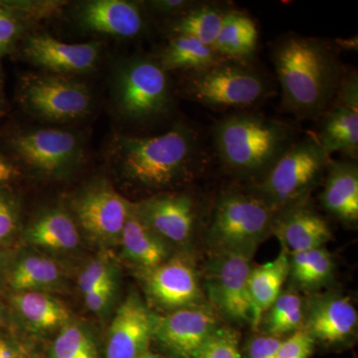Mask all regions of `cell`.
Masks as SVG:
<instances>
[{"label":"cell","mask_w":358,"mask_h":358,"mask_svg":"<svg viewBox=\"0 0 358 358\" xmlns=\"http://www.w3.org/2000/svg\"><path fill=\"white\" fill-rule=\"evenodd\" d=\"M289 275L299 286L313 289L331 279L334 271L331 256L324 247L289 254Z\"/></svg>","instance_id":"cell-30"},{"label":"cell","mask_w":358,"mask_h":358,"mask_svg":"<svg viewBox=\"0 0 358 358\" xmlns=\"http://www.w3.org/2000/svg\"><path fill=\"white\" fill-rule=\"evenodd\" d=\"M2 308H1V306H0V322H1V320H2Z\"/></svg>","instance_id":"cell-47"},{"label":"cell","mask_w":358,"mask_h":358,"mask_svg":"<svg viewBox=\"0 0 358 358\" xmlns=\"http://www.w3.org/2000/svg\"><path fill=\"white\" fill-rule=\"evenodd\" d=\"M34 25L14 3L0 0V60L14 54L26 33Z\"/></svg>","instance_id":"cell-33"},{"label":"cell","mask_w":358,"mask_h":358,"mask_svg":"<svg viewBox=\"0 0 358 358\" xmlns=\"http://www.w3.org/2000/svg\"><path fill=\"white\" fill-rule=\"evenodd\" d=\"M218 327L211 310L190 306L157 317L154 341L169 357L193 358Z\"/></svg>","instance_id":"cell-14"},{"label":"cell","mask_w":358,"mask_h":358,"mask_svg":"<svg viewBox=\"0 0 358 358\" xmlns=\"http://www.w3.org/2000/svg\"><path fill=\"white\" fill-rule=\"evenodd\" d=\"M105 157L129 182L164 190L193 178L208 155L201 134L192 124L178 122L157 136L115 131L108 141Z\"/></svg>","instance_id":"cell-1"},{"label":"cell","mask_w":358,"mask_h":358,"mask_svg":"<svg viewBox=\"0 0 358 358\" xmlns=\"http://www.w3.org/2000/svg\"><path fill=\"white\" fill-rule=\"evenodd\" d=\"M20 358H39V357H34V355H20Z\"/></svg>","instance_id":"cell-46"},{"label":"cell","mask_w":358,"mask_h":358,"mask_svg":"<svg viewBox=\"0 0 358 358\" xmlns=\"http://www.w3.org/2000/svg\"><path fill=\"white\" fill-rule=\"evenodd\" d=\"M258 40L255 21L248 14L232 7L223 21L214 48L228 60L252 64Z\"/></svg>","instance_id":"cell-26"},{"label":"cell","mask_w":358,"mask_h":358,"mask_svg":"<svg viewBox=\"0 0 358 358\" xmlns=\"http://www.w3.org/2000/svg\"><path fill=\"white\" fill-rule=\"evenodd\" d=\"M20 355L16 352L8 341L0 338V358H20Z\"/></svg>","instance_id":"cell-42"},{"label":"cell","mask_w":358,"mask_h":358,"mask_svg":"<svg viewBox=\"0 0 358 358\" xmlns=\"http://www.w3.org/2000/svg\"><path fill=\"white\" fill-rule=\"evenodd\" d=\"M0 150L22 173L47 178L69 176L89 157L87 136L71 127H6L0 131Z\"/></svg>","instance_id":"cell-5"},{"label":"cell","mask_w":358,"mask_h":358,"mask_svg":"<svg viewBox=\"0 0 358 358\" xmlns=\"http://www.w3.org/2000/svg\"><path fill=\"white\" fill-rule=\"evenodd\" d=\"M60 278V268L51 259L29 255L21 258L11 268L8 285L17 293L39 291L57 284Z\"/></svg>","instance_id":"cell-29"},{"label":"cell","mask_w":358,"mask_h":358,"mask_svg":"<svg viewBox=\"0 0 358 358\" xmlns=\"http://www.w3.org/2000/svg\"><path fill=\"white\" fill-rule=\"evenodd\" d=\"M275 212L252 192H226L219 196L207 239L221 252L253 253L272 232Z\"/></svg>","instance_id":"cell-9"},{"label":"cell","mask_w":358,"mask_h":358,"mask_svg":"<svg viewBox=\"0 0 358 358\" xmlns=\"http://www.w3.org/2000/svg\"><path fill=\"white\" fill-rule=\"evenodd\" d=\"M102 40L67 43L48 33L30 30L21 39L14 54L37 71L80 78L99 69L103 58Z\"/></svg>","instance_id":"cell-10"},{"label":"cell","mask_w":358,"mask_h":358,"mask_svg":"<svg viewBox=\"0 0 358 358\" xmlns=\"http://www.w3.org/2000/svg\"><path fill=\"white\" fill-rule=\"evenodd\" d=\"M49 358H100V355L95 338L88 329L68 322L52 343Z\"/></svg>","instance_id":"cell-32"},{"label":"cell","mask_w":358,"mask_h":358,"mask_svg":"<svg viewBox=\"0 0 358 358\" xmlns=\"http://www.w3.org/2000/svg\"><path fill=\"white\" fill-rule=\"evenodd\" d=\"M272 82L252 64L221 61L199 71L181 73L176 96L215 110H246L267 100ZM231 112V113H232Z\"/></svg>","instance_id":"cell-6"},{"label":"cell","mask_w":358,"mask_h":358,"mask_svg":"<svg viewBox=\"0 0 358 358\" xmlns=\"http://www.w3.org/2000/svg\"><path fill=\"white\" fill-rule=\"evenodd\" d=\"M303 320V303L298 294L286 292L280 294L264 315L262 322L268 336L281 338L300 329Z\"/></svg>","instance_id":"cell-31"},{"label":"cell","mask_w":358,"mask_h":358,"mask_svg":"<svg viewBox=\"0 0 358 358\" xmlns=\"http://www.w3.org/2000/svg\"><path fill=\"white\" fill-rule=\"evenodd\" d=\"M13 303L21 317L36 331L61 329L70 320L69 310L62 303L39 291L16 293Z\"/></svg>","instance_id":"cell-28"},{"label":"cell","mask_w":358,"mask_h":358,"mask_svg":"<svg viewBox=\"0 0 358 358\" xmlns=\"http://www.w3.org/2000/svg\"><path fill=\"white\" fill-rule=\"evenodd\" d=\"M138 217L157 236L173 243H185L197 220L194 197L185 192H160L134 203Z\"/></svg>","instance_id":"cell-15"},{"label":"cell","mask_w":358,"mask_h":358,"mask_svg":"<svg viewBox=\"0 0 358 358\" xmlns=\"http://www.w3.org/2000/svg\"><path fill=\"white\" fill-rule=\"evenodd\" d=\"M131 205L107 179L96 178L73 195L71 215L89 236L113 243L121 240Z\"/></svg>","instance_id":"cell-11"},{"label":"cell","mask_w":358,"mask_h":358,"mask_svg":"<svg viewBox=\"0 0 358 358\" xmlns=\"http://www.w3.org/2000/svg\"><path fill=\"white\" fill-rule=\"evenodd\" d=\"M289 273V254L284 248L274 260L252 268L249 278L250 294L253 305L252 326H260L264 315L282 294V285Z\"/></svg>","instance_id":"cell-24"},{"label":"cell","mask_w":358,"mask_h":358,"mask_svg":"<svg viewBox=\"0 0 358 358\" xmlns=\"http://www.w3.org/2000/svg\"><path fill=\"white\" fill-rule=\"evenodd\" d=\"M138 358H162V357L155 355V353L150 352V350H148V352L143 353V355H141Z\"/></svg>","instance_id":"cell-45"},{"label":"cell","mask_w":358,"mask_h":358,"mask_svg":"<svg viewBox=\"0 0 358 358\" xmlns=\"http://www.w3.org/2000/svg\"><path fill=\"white\" fill-rule=\"evenodd\" d=\"M15 101L33 120L54 127H69L84 121L96 108L93 90L80 78L37 70L20 75Z\"/></svg>","instance_id":"cell-7"},{"label":"cell","mask_w":358,"mask_h":358,"mask_svg":"<svg viewBox=\"0 0 358 358\" xmlns=\"http://www.w3.org/2000/svg\"><path fill=\"white\" fill-rule=\"evenodd\" d=\"M148 16L160 20H171L192 8L199 1L194 0H147L141 1Z\"/></svg>","instance_id":"cell-38"},{"label":"cell","mask_w":358,"mask_h":358,"mask_svg":"<svg viewBox=\"0 0 358 358\" xmlns=\"http://www.w3.org/2000/svg\"><path fill=\"white\" fill-rule=\"evenodd\" d=\"M145 287L155 303L174 310L194 305L200 296L199 275L185 257H174L148 271Z\"/></svg>","instance_id":"cell-17"},{"label":"cell","mask_w":358,"mask_h":358,"mask_svg":"<svg viewBox=\"0 0 358 358\" xmlns=\"http://www.w3.org/2000/svg\"><path fill=\"white\" fill-rule=\"evenodd\" d=\"M281 343V338L268 334L256 336L247 346V355L248 358H275Z\"/></svg>","instance_id":"cell-39"},{"label":"cell","mask_w":358,"mask_h":358,"mask_svg":"<svg viewBox=\"0 0 358 358\" xmlns=\"http://www.w3.org/2000/svg\"><path fill=\"white\" fill-rule=\"evenodd\" d=\"M63 13L82 33L117 40L140 37L147 30L150 17L141 1L129 0L68 2Z\"/></svg>","instance_id":"cell-12"},{"label":"cell","mask_w":358,"mask_h":358,"mask_svg":"<svg viewBox=\"0 0 358 358\" xmlns=\"http://www.w3.org/2000/svg\"><path fill=\"white\" fill-rule=\"evenodd\" d=\"M272 61L281 110L296 120H319L331 105L346 69L334 42L288 33L275 40Z\"/></svg>","instance_id":"cell-2"},{"label":"cell","mask_w":358,"mask_h":358,"mask_svg":"<svg viewBox=\"0 0 358 358\" xmlns=\"http://www.w3.org/2000/svg\"><path fill=\"white\" fill-rule=\"evenodd\" d=\"M7 263H8V257H7L6 252L0 249V272H2V270L6 267Z\"/></svg>","instance_id":"cell-44"},{"label":"cell","mask_w":358,"mask_h":358,"mask_svg":"<svg viewBox=\"0 0 358 358\" xmlns=\"http://www.w3.org/2000/svg\"><path fill=\"white\" fill-rule=\"evenodd\" d=\"M193 358H242L236 333L218 327Z\"/></svg>","instance_id":"cell-34"},{"label":"cell","mask_w":358,"mask_h":358,"mask_svg":"<svg viewBox=\"0 0 358 358\" xmlns=\"http://www.w3.org/2000/svg\"><path fill=\"white\" fill-rule=\"evenodd\" d=\"M114 280V268L110 264L102 260L94 261L80 274L78 286L86 294Z\"/></svg>","instance_id":"cell-36"},{"label":"cell","mask_w":358,"mask_h":358,"mask_svg":"<svg viewBox=\"0 0 358 358\" xmlns=\"http://www.w3.org/2000/svg\"><path fill=\"white\" fill-rule=\"evenodd\" d=\"M315 339L305 329H298L282 341L275 358H308L315 350Z\"/></svg>","instance_id":"cell-37"},{"label":"cell","mask_w":358,"mask_h":358,"mask_svg":"<svg viewBox=\"0 0 358 358\" xmlns=\"http://www.w3.org/2000/svg\"><path fill=\"white\" fill-rule=\"evenodd\" d=\"M272 232L289 255L322 248L333 236L329 224L307 199L275 212Z\"/></svg>","instance_id":"cell-18"},{"label":"cell","mask_w":358,"mask_h":358,"mask_svg":"<svg viewBox=\"0 0 358 358\" xmlns=\"http://www.w3.org/2000/svg\"><path fill=\"white\" fill-rule=\"evenodd\" d=\"M210 267L209 294L219 310L230 320L253 322L249 278L253 253L221 252Z\"/></svg>","instance_id":"cell-13"},{"label":"cell","mask_w":358,"mask_h":358,"mask_svg":"<svg viewBox=\"0 0 358 358\" xmlns=\"http://www.w3.org/2000/svg\"><path fill=\"white\" fill-rule=\"evenodd\" d=\"M152 55L169 74L205 69L226 59L213 47L189 36L167 37L166 45Z\"/></svg>","instance_id":"cell-25"},{"label":"cell","mask_w":358,"mask_h":358,"mask_svg":"<svg viewBox=\"0 0 358 358\" xmlns=\"http://www.w3.org/2000/svg\"><path fill=\"white\" fill-rule=\"evenodd\" d=\"M231 8L232 6L226 3L199 1L180 15L164 20L162 30L167 37L189 36L214 48L223 21Z\"/></svg>","instance_id":"cell-22"},{"label":"cell","mask_w":358,"mask_h":358,"mask_svg":"<svg viewBox=\"0 0 358 358\" xmlns=\"http://www.w3.org/2000/svg\"><path fill=\"white\" fill-rule=\"evenodd\" d=\"M176 85L152 54L117 61L110 77V108L117 122L145 129L166 121L176 109Z\"/></svg>","instance_id":"cell-4"},{"label":"cell","mask_w":358,"mask_h":358,"mask_svg":"<svg viewBox=\"0 0 358 358\" xmlns=\"http://www.w3.org/2000/svg\"><path fill=\"white\" fill-rule=\"evenodd\" d=\"M115 282H106L103 286L99 287L90 293L84 294L85 303L90 310L94 313L102 312L107 307L115 292Z\"/></svg>","instance_id":"cell-40"},{"label":"cell","mask_w":358,"mask_h":358,"mask_svg":"<svg viewBox=\"0 0 358 358\" xmlns=\"http://www.w3.org/2000/svg\"><path fill=\"white\" fill-rule=\"evenodd\" d=\"M357 308L345 296L317 299L308 313V331L313 338L334 345L350 338L357 326Z\"/></svg>","instance_id":"cell-20"},{"label":"cell","mask_w":358,"mask_h":358,"mask_svg":"<svg viewBox=\"0 0 358 358\" xmlns=\"http://www.w3.org/2000/svg\"><path fill=\"white\" fill-rule=\"evenodd\" d=\"M317 140L329 155L334 152L345 159H358V101L336 96L319 119Z\"/></svg>","instance_id":"cell-19"},{"label":"cell","mask_w":358,"mask_h":358,"mask_svg":"<svg viewBox=\"0 0 358 358\" xmlns=\"http://www.w3.org/2000/svg\"><path fill=\"white\" fill-rule=\"evenodd\" d=\"M24 237L35 246L61 251L75 249L80 242L77 224L62 207L40 212L26 228Z\"/></svg>","instance_id":"cell-23"},{"label":"cell","mask_w":358,"mask_h":358,"mask_svg":"<svg viewBox=\"0 0 358 358\" xmlns=\"http://www.w3.org/2000/svg\"><path fill=\"white\" fill-rule=\"evenodd\" d=\"M20 224V202L8 188L0 189V244L16 234Z\"/></svg>","instance_id":"cell-35"},{"label":"cell","mask_w":358,"mask_h":358,"mask_svg":"<svg viewBox=\"0 0 358 358\" xmlns=\"http://www.w3.org/2000/svg\"><path fill=\"white\" fill-rule=\"evenodd\" d=\"M157 319L140 296L129 294L110 324L105 358H138L148 352Z\"/></svg>","instance_id":"cell-16"},{"label":"cell","mask_w":358,"mask_h":358,"mask_svg":"<svg viewBox=\"0 0 358 358\" xmlns=\"http://www.w3.org/2000/svg\"><path fill=\"white\" fill-rule=\"evenodd\" d=\"M331 157L315 133L294 141L251 192L277 212L307 199L324 178Z\"/></svg>","instance_id":"cell-8"},{"label":"cell","mask_w":358,"mask_h":358,"mask_svg":"<svg viewBox=\"0 0 358 358\" xmlns=\"http://www.w3.org/2000/svg\"><path fill=\"white\" fill-rule=\"evenodd\" d=\"M336 48L343 50L357 51L358 41L357 36L352 37L350 39H336L334 41Z\"/></svg>","instance_id":"cell-43"},{"label":"cell","mask_w":358,"mask_h":358,"mask_svg":"<svg viewBox=\"0 0 358 358\" xmlns=\"http://www.w3.org/2000/svg\"><path fill=\"white\" fill-rule=\"evenodd\" d=\"M121 241L127 258L148 272L167 260L169 253L164 240L141 220L134 203L124 224Z\"/></svg>","instance_id":"cell-27"},{"label":"cell","mask_w":358,"mask_h":358,"mask_svg":"<svg viewBox=\"0 0 358 358\" xmlns=\"http://www.w3.org/2000/svg\"><path fill=\"white\" fill-rule=\"evenodd\" d=\"M20 167L0 150V189L8 188L15 181L22 178Z\"/></svg>","instance_id":"cell-41"},{"label":"cell","mask_w":358,"mask_h":358,"mask_svg":"<svg viewBox=\"0 0 358 358\" xmlns=\"http://www.w3.org/2000/svg\"><path fill=\"white\" fill-rule=\"evenodd\" d=\"M320 202L329 213L345 223L358 220L357 160L329 162Z\"/></svg>","instance_id":"cell-21"},{"label":"cell","mask_w":358,"mask_h":358,"mask_svg":"<svg viewBox=\"0 0 358 358\" xmlns=\"http://www.w3.org/2000/svg\"><path fill=\"white\" fill-rule=\"evenodd\" d=\"M214 150L226 171L261 180L292 145L296 129L251 110L232 112L211 129Z\"/></svg>","instance_id":"cell-3"}]
</instances>
